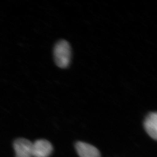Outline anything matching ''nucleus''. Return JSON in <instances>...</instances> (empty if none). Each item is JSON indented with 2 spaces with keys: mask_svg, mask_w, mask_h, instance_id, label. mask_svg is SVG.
Masks as SVG:
<instances>
[{
  "mask_svg": "<svg viewBox=\"0 0 157 157\" xmlns=\"http://www.w3.org/2000/svg\"><path fill=\"white\" fill-rule=\"evenodd\" d=\"M144 127L147 133L153 140L157 138V113L151 112L148 113L144 122Z\"/></svg>",
  "mask_w": 157,
  "mask_h": 157,
  "instance_id": "5",
  "label": "nucleus"
},
{
  "mask_svg": "<svg viewBox=\"0 0 157 157\" xmlns=\"http://www.w3.org/2000/svg\"><path fill=\"white\" fill-rule=\"evenodd\" d=\"M52 151V144L47 140H37L33 143V157H49Z\"/></svg>",
  "mask_w": 157,
  "mask_h": 157,
  "instance_id": "3",
  "label": "nucleus"
},
{
  "mask_svg": "<svg viewBox=\"0 0 157 157\" xmlns=\"http://www.w3.org/2000/svg\"><path fill=\"white\" fill-rule=\"evenodd\" d=\"M15 157H33V142L25 138H18L13 143Z\"/></svg>",
  "mask_w": 157,
  "mask_h": 157,
  "instance_id": "2",
  "label": "nucleus"
},
{
  "mask_svg": "<svg viewBox=\"0 0 157 157\" xmlns=\"http://www.w3.org/2000/svg\"><path fill=\"white\" fill-rule=\"evenodd\" d=\"M53 56L56 65L61 68H66L70 65L71 49L69 43L66 40H60L55 45Z\"/></svg>",
  "mask_w": 157,
  "mask_h": 157,
  "instance_id": "1",
  "label": "nucleus"
},
{
  "mask_svg": "<svg viewBox=\"0 0 157 157\" xmlns=\"http://www.w3.org/2000/svg\"><path fill=\"white\" fill-rule=\"evenodd\" d=\"M75 148L80 157H101L98 148L90 144L79 141L76 144Z\"/></svg>",
  "mask_w": 157,
  "mask_h": 157,
  "instance_id": "4",
  "label": "nucleus"
}]
</instances>
